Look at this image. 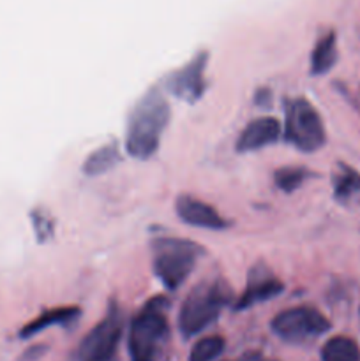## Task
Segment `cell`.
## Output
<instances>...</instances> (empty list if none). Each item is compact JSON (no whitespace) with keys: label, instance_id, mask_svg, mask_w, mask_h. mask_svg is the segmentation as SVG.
<instances>
[{"label":"cell","instance_id":"5","mask_svg":"<svg viewBox=\"0 0 360 361\" xmlns=\"http://www.w3.org/2000/svg\"><path fill=\"white\" fill-rule=\"evenodd\" d=\"M286 140L302 152H316L325 145L323 122L320 113L306 99H295L286 109Z\"/></svg>","mask_w":360,"mask_h":361},{"label":"cell","instance_id":"17","mask_svg":"<svg viewBox=\"0 0 360 361\" xmlns=\"http://www.w3.org/2000/svg\"><path fill=\"white\" fill-rule=\"evenodd\" d=\"M334 189L335 196L341 197V200L352 197L353 194H356L360 190V175L356 171H353L352 168H348V166H342V169L334 180Z\"/></svg>","mask_w":360,"mask_h":361},{"label":"cell","instance_id":"3","mask_svg":"<svg viewBox=\"0 0 360 361\" xmlns=\"http://www.w3.org/2000/svg\"><path fill=\"white\" fill-rule=\"evenodd\" d=\"M229 300V291L224 282H201L191 289L184 300L179 314V328L184 337H194L210 326Z\"/></svg>","mask_w":360,"mask_h":361},{"label":"cell","instance_id":"9","mask_svg":"<svg viewBox=\"0 0 360 361\" xmlns=\"http://www.w3.org/2000/svg\"><path fill=\"white\" fill-rule=\"evenodd\" d=\"M176 214L189 226L205 229H224L228 221L215 212L214 207L193 196H179L176 200Z\"/></svg>","mask_w":360,"mask_h":361},{"label":"cell","instance_id":"16","mask_svg":"<svg viewBox=\"0 0 360 361\" xmlns=\"http://www.w3.org/2000/svg\"><path fill=\"white\" fill-rule=\"evenodd\" d=\"M224 338L219 335H212V337H203L193 345L189 355V361H214L224 351Z\"/></svg>","mask_w":360,"mask_h":361},{"label":"cell","instance_id":"12","mask_svg":"<svg viewBox=\"0 0 360 361\" xmlns=\"http://www.w3.org/2000/svg\"><path fill=\"white\" fill-rule=\"evenodd\" d=\"M337 60V37L334 32H327L318 39L313 53H311V73L325 74L334 67Z\"/></svg>","mask_w":360,"mask_h":361},{"label":"cell","instance_id":"6","mask_svg":"<svg viewBox=\"0 0 360 361\" xmlns=\"http://www.w3.org/2000/svg\"><path fill=\"white\" fill-rule=\"evenodd\" d=\"M272 330L282 341L300 344L327 334L330 321L313 307H295L277 314L272 319Z\"/></svg>","mask_w":360,"mask_h":361},{"label":"cell","instance_id":"18","mask_svg":"<svg viewBox=\"0 0 360 361\" xmlns=\"http://www.w3.org/2000/svg\"><path fill=\"white\" fill-rule=\"evenodd\" d=\"M306 176V169L302 168H282L275 173V183L284 192H292V190L299 189L302 185Z\"/></svg>","mask_w":360,"mask_h":361},{"label":"cell","instance_id":"15","mask_svg":"<svg viewBox=\"0 0 360 361\" xmlns=\"http://www.w3.org/2000/svg\"><path fill=\"white\" fill-rule=\"evenodd\" d=\"M321 361H360V349L355 341L339 335L323 345Z\"/></svg>","mask_w":360,"mask_h":361},{"label":"cell","instance_id":"1","mask_svg":"<svg viewBox=\"0 0 360 361\" xmlns=\"http://www.w3.org/2000/svg\"><path fill=\"white\" fill-rule=\"evenodd\" d=\"M168 120V101L157 88H152L136 102L127 120V154L134 159L152 157L157 152Z\"/></svg>","mask_w":360,"mask_h":361},{"label":"cell","instance_id":"13","mask_svg":"<svg viewBox=\"0 0 360 361\" xmlns=\"http://www.w3.org/2000/svg\"><path fill=\"white\" fill-rule=\"evenodd\" d=\"M78 317H80V309L78 307H60V309H53L49 312L42 314L35 321H32L23 330V335L30 337V335L46 330L49 326H67V324L74 323Z\"/></svg>","mask_w":360,"mask_h":361},{"label":"cell","instance_id":"10","mask_svg":"<svg viewBox=\"0 0 360 361\" xmlns=\"http://www.w3.org/2000/svg\"><path fill=\"white\" fill-rule=\"evenodd\" d=\"M282 289H284L282 282L275 279L274 275L268 274L267 270H253L242 296L236 302V309L246 310L258 305V303L268 302V300L281 295Z\"/></svg>","mask_w":360,"mask_h":361},{"label":"cell","instance_id":"8","mask_svg":"<svg viewBox=\"0 0 360 361\" xmlns=\"http://www.w3.org/2000/svg\"><path fill=\"white\" fill-rule=\"evenodd\" d=\"M205 63H207V55L200 53L194 56L189 63L182 67V69L175 71L172 76L168 78V88L172 94L176 97L186 99V101L194 102L205 90Z\"/></svg>","mask_w":360,"mask_h":361},{"label":"cell","instance_id":"7","mask_svg":"<svg viewBox=\"0 0 360 361\" xmlns=\"http://www.w3.org/2000/svg\"><path fill=\"white\" fill-rule=\"evenodd\" d=\"M124 321L119 309L113 307L108 316L92 328L80 344V361H116L119 345L122 341Z\"/></svg>","mask_w":360,"mask_h":361},{"label":"cell","instance_id":"11","mask_svg":"<svg viewBox=\"0 0 360 361\" xmlns=\"http://www.w3.org/2000/svg\"><path fill=\"white\" fill-rule=\"evenodd\" d=\"M281 134V123L274 116H260L246 126L236 141L239 152H254L275 143Z\"/></svg>","mask_w":360,"mask_h":361},{"label":"cell","instance_id":"14","mask_svg":"<svg viewBox=\"0 0 360 361\" xmlns=\"http://www.w3.org/2000/svg\"><path fill=\"white\" fill-rule=\"evenodd\" d=\"M120 161V150L116 143H108L92 152L83 162V173L88 176H97L109 171Z\"/></svg>","mask_w":360,"mask_h":361},{"label":"cell","instance_id":"4","mask_svg":"<svg viewBox=\"0 0 360 361\" xmlns=\"http://www.w3.org/2000/svg\"><path fill=\"white\" fill-rule=\"evenodd\" d=\"M203 254V247L189 240L159 238L154 242V274L164 288L176 289Z\"/></svg>","mask_w":360,"mask_h":361},{"label":"cell","instance_id":"2","mask_svg":"<svg viewBox=\"0 0 360 361\" xmlns=\"http://www.w3.org/2000/svg\"><path fill=\"white\" fill-rule=\"evenodd\" d=\"M166 307L164 298H154L134 316L127 337L131 361H157L168 337Z\"/></svg>","mask_w":360,"mask_h":361}]
</instances>
